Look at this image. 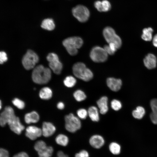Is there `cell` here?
<instances>
[{
  "mask_svg": "<svg viewBox=\"0 0 157 157\" xmlns=\"http://www.w3.org/2000/svg\"><path fill=\"white\" fill-rule=\"evenodd\" d=\"M77 117L80 119H84L88 115V110L84 108L78 109L76 111Z\"/></svg>",
  "mask_w": 157,
  "mask_h": 157,
  "instance_id": "29",
  "label": "cell"
},
{
  "mask_svg": "<svg viewBox=\"0 0 157 157\" xmlns=\"http://www.w3.org/2000/svg\"><path fill=\"white\" fill-rule=\"evenodd\" d=\"M32 77L33 81L36 83L40 84L47 83L51 78V70L42 65H39L33 69Z\"/></svg>",
  "mask_w": 157,
  "mask_h": 157,
  "instance_id": "1",
  "label": "cell"
},
{
  "mask_svg": "<svg viewBox=\"0 0 157 157\" xmlns=\"http://www.w3.org/2000/svg\"><path fill=\"white\" fill-rule=\"evenodd\" d=\"M8 125L11 130L18 135L20 134L25 128L24 126L21 123L19 118L17 117Z\"/></svg>",
  "mask_w": 157,
  "mask_h": 157,
  "instance_id": "13",
  "label": "cell"
},
{
  "mask_svg": "<svg viewBox=\"0 0 157 157\" xmlns=\"http://www.w3.org/2000/svg\"><path fill=\"white\" fill-rule=\"evenodd\" d=\"M65 127L66 130L71 133H74L81 127L80 119L72 113L66 115L65 117Z\"/></svg>",
  "mask_w": 157,
  "mask_h": 157,
  "instance_id": "4",
  "label": "cell"
},
{
  "mask_svg": "<svg viewBox=\"0 0 157 157\" xmlns=\"http://www.w3.org/2000/svg\"><path fill=\"white\" fill-rule=\"evenodd\" d=\"M103 35L105 40L108 43L110 42L114 43L117 49L121 47L122 44L121 39L116 33L113 28L109 26L105 28L103 31Z\"/></svg>",
  "mask_w": 157,
  "mask_h": 157,
  "instance_id": "5",
  "label": "cell"
},
{
  "mask_svg": "<svg viewBox=\"0 0 157 157\" xmlns=\"http://www.w3.org/2000/svg\"><path fill=\"white\" fill-rule=\"evenodd\" d=\"M102 12H107L110 10L111 6L110 3L107 0H103L101 1Z\"/></svg>",
  "mask_w": 157,
  "mask_h": 157,
  "instance_id": "34",
  "label": "cell"
},
{
  "mask_svg": "<svg viewBox=\"0 0 157 157\" xmlns=\"http://www.w3.org/2000/svg\"><path fill=\"white\" fill-rule=\"evenodd\" d=\"M72 71L76 77L85 81H90L93 76L92 71L83 63H75L73 66Z\"/></svg>",
  "mask_w": 157,
  "mask_h": 157,
  "instance_id": "2",
  "label": "cell"
},
{
  "mask_svg": "<svg viewBox=\"0 0 157 157\" xmlns=\"http://www.w3.org/2000/svg\"><path fill=\"white\" fill-rule=\"evenodd\" d=\"M153 29L151 27L144 28L142 30V38L145 41H151L152 38Z\"/></svg>",
  "mask_w": 157,
  "mask_h": 157,
  "instance_id": "21",
  "label": "cell"
},
{
  "mask_svg": "<svg viewBox=\"0 0 157 157\" xmlns=\"http://www.w3.org/2000/svg\"><path fill=\"white\" fill-rule=\"evenodd\" d=\"M65 86L69 88L73 87L76 83V79L73 76H67L63 81Z\"/></svg>",
  "mask_w": 157,
  "mask_h": 157,
  "instance_id": "27",
  "label": "cell"
},
{
  "mask_svg": "<svg viewBox=\"0 0 157 157\" xmlns=\"http://www.w3.org/2000/svg\"><path fill=\"white\" fill-rule=\"evenodd\" d=\"M47 146L44 142L39 140L36 142L34 148L35 150L38 152L45 149Z\"/></svg>",
  "mask_w": 157,
  "mask_h": 157,
  "instance_id": "30",
  "label": "cell"
},
{
  "mask_svg": "<svg viewBox=\"0 0 157 157\" xmlns=\"http://www.w3.org/2000/svg\"><path fill=\"white\" fill-rule=\"evenodd\" d=\"M94 6L97 10L99 12H102L101 1H97L95 2L94 3Z\"/></svg>",
  "mask_w": 157,
  "mask_h": 157,
  "instance_id": "38",
  "label": "cell"
},
{
  "mask_svg": "<svg viewBox=\"0 0 157 157\" xmlns=\"http://www.w3.org/2000/svg\"><path fill=\"white\" fill-rule=\"evenodd\" d=\"M108 99L106 96L101 97L97 102V104L100 113L102 115L106 114L108 110Z\"/></svg>",
  "mask_w": 157,
  "mask_h": 157,
  "instance_id": "15",
  "label": "cell"
},
{
  "mask_svg": "<svg viewBox=\"0 0 157 157\" xmlns=\"http://www.w3.org/2000/svg\"><path fill=\"white\" fill-rule=\"evenodd\" d=\"M13 109L10 106L6 107L3 111L1 113L0 116V124L4 126L8 124L16 117Z\"/></svg>",
  "mask_w": 157,
  "mask_h": 157,
  "instance_id": "10",
  "label": "cell"
},
{
  "mask_svg": "<svg viewBox=\"0 0 157 157\" xmlns=\"http://www.w3.org/2000/svg\"><path fill=\"white\" fill-rule=\"evenodd\" d=\"M73 96L75 100L78 102H81L86 99L87 97L85 93L82 90H77L73 94Z\"/></svg>",
  "mask_w": 157,
  "mask_h": 157,
  "instance_id": "25",
  "label": "cell"
},
{
  "mask_svg": "<svg viewBox=\"0 0 157 157\" xmlns=\"http://www.w3.org/2000/svg\"><path fill=\"white\" fill-rule=\"evenodd\" d=\"M39 61L38 55L31 50H28L22 59V64L24 68L27 70L33 68Z\"/></svg>",
  "mask_w": 157,
  "mask_h": 157,
  "instance_id": "7",
  "label": "cell"
},
{
  "mask_svg": "<svg viewBox=\"0 0 157 157\" xmlns=\"http://www.w3.org/2000/svg\"><path fill=\"white\" fill-rule=\"evenodd\" d=\"M57 155L58 157H68L67 155L65 154L63 151H61L58 152Z\"/></svg>",
  "mask_w": 157,
  "mask_h": 157,
  "instance_id": "41",
  "label": "cell"
},
{
  "mask_svg": "<svg viewBox=\"0 0 157 157\" xmlns=\"http://www.w3.org/2000/svg\"><path fill=\"white\" fill-rule=\"evenodd\" d=\"M41 26L44 29L51 31L54 28L55 25L52 19H47L43 21L41 25Z\"/></svg>",
  "mask_w": 157,
  "mask_h": 157,
  "instance_id": "22",
  "label": "cell"
},
{
  "mask_svg": "<svg viewBox=\"0 0 157 157\" xmlns=\"http://www.w3.org/2000/svg\"><path fill=\"white\" fill-rule=\"evenodd\" d=\"M56 143L60 145L65 146L69 142L68 137L65 135L60 134L58 135L55 139Z\"/></svg>",
  "mask_w": 157,
  "mask_h": 157,
  "instance_id": "23",
  "label": "cell"
},
{
  "mask_svg": "<svg viewBox=\"0 0 157 157\" xmlns=\"http://www.w3.org/2000/svg\"><path fill=\"white\" fill-rule=\"evenodd\" d=\"M88 115L93 122H98L100 119L99 109L94 106L90 107L88 110Z\"/></svg>",
  "mask_w": 157,
  "mask_h": 157,
  "instance_id": "18",
  "label": "cell"
},
{
  "mask_svg": "<svg viewBox=\"0 0 157 157\" xmlns=\"http://www.w3.org/2000/svg\"><path fill=\"white\" fill-rule=\"evenodd\" d=\"M108 54L104 48L96 46L91 50L90 56L91 59L96 63H102L106 61L108 58Z\"/></svg>",
  "mask_w": 157,
  "mask_h": 157,
  "instance_id": "6",
  "label": "cell"
},
{
  "mask_svg": "<svg viewBox=\"0 0 157 157\" xmlns=\"http://www.w3.org/2000/svg\"><path fill=\"white\" fill-rule=\"evenodd\" d=\"M53 151L51 146H47L43 150L38 152L39 157H51Z\"/></svg>",
  "mask_w": 157,
  "mask_h": 157,
  "instance_id": "24",
  "label": "cell"
},
{
  "mask_svg": "<svg viewBox=\"0 0 157 157\" xmlns=\"http://www.w3.org/2000/svg\"><path fill=\"white\" fill-rule=\"evenodd\" d=\"M143 62L144 65L147 68L152 69L156 67V58L154 54L149 53L144 58Z\"/></svg>",
  "mask_w": 157,
  "mask_h": 157,
  "instance_id": "17",
  "label": "cell"
},
{
  "mask_svg": "<svg viewBox=\"0 0 157 157\" xmlns=\"http://www.w3.org/2000/svg\"><path fill=\"white\" fill-rule=\"evenodd\" d=\"M90 144L93 148L99 149L104 144L105 140L102 136L99 135H94L89 139Z\"/></svg>",
  "mask_w": 157,
  "mask_h": 157,
  "instance_id": "14",
  "label": "cell"
},
{
  "mask_svg": "<svg viewBox=\"0 0 157 157\" xmlns=\"http://www.w3.org/2000/svg\"></svg>",
  "mask_w": 157,
  "mask_h": 157,
  "instance_id": "45",
  "label": "cell"
},
{
  "mask_svg": "<svg viewBox=\"0 0 157 157\" xmlns=\"http://www.w3.org/2000/svg\"><path fill=\"white\" fill-rule=\"evenodd\" d=\"M104 48L108 54L113 55L115 53L110 49L108 45H105Z\"/></svg>",
  "mask_w": 157,
  "mask_h": 157,
  "instance_id": "39",
  "label": "cell"
},
{
  "mask_svg": "<svg viewBox=\"0 0 157 157\" xmlns=\"http://www.w3.org/2000/svg\"><path fill=\"white\" fill-rule=\"evenodd\" d=\"M145 113L144 108L141 106H138L135 110L132 112V115L135 118L140 119H142Z\"/></svg>",
  "mask_w": 157,
  "mask_h": 157,
  "instance_id": "26",
  "label": "cell"
},
{
  "mask_svg": "<svg viewBox=\"0 0 157 157\" xmlns=\"http://www.w3.org/2000/svg\"><path fill=\"white\" fill-rule=\"evenodd\" d=\"M13 157H29L26 152H22L15 155Z\"/></svg>",
  "mask_w": 157,
  "mask_h": 157,
  "instance_id": "40",
  "label": "cell"
},
{
  "mask_svg": "<svg viewBox=\"0 0 157 157\" xmlns=\"http://www.w3.org/2000/svg\"><path fill=\"white\" fill-rule=\"evenodd\" d=\"M12 103L14 106L20 109H23L25 107L24 102L17 98L14 99L12 101Z\"/></svg>",
  "mask_w": 157,
  "mask_h": 157,
  "instance_id": "32",
  "label": "cell"
},
{
  "mask_svg": "<svg viewBox=\"0 0 157 157\" xmlns=\"http://www.w3.org/2000/svg\"><path fill=\"white\" fill-rule=\"evenodd\" d=\"M49 62V66L56 74L60 73L63 68V65L60 61L58 56L54 53H49L47 57Z\"/></svg>",
  "mask_w": 157,
  "mask_h": 157,
  "instance_id": "9",
  "label": "cell"
},
{
  "mask_svg": "<svg viewBox=\"0 0 157 157\" xmlns=\"http://www.w3.org/2000/svg\"><path fill=\"white\" fill-rule=\"evenodd\" d=\"M57 107L59 109H63L65 107V105L64 103L62 102H59L57 104Z\"/></svg>",
  "mask_w": 157,
  "mask_h": 157,
  "instance_id": "42",
  "label": "cell"
},
{
  "mask_svg": "<svg viewBox=\"0 0 157 157\" xmlns=\"http://www.w3.org/2000/svg\"><path fill=\"white\" fill-rule=\"evenodd\" d=\"M110 106L111 108L114 110L118 111L121 108L122 105L119 100L114 99L110 102Z\"/></svg>",
  "mask_w": 157,
  "mask_h": 157,
  "instance_id": "31",
  "label": "cell"
},
{
  "mask_svg": "<svg viewBox=\"0 0 157 157\" xmlns=\"http://www.w3.org/2000/svg\"><path fill=\"white\" fill-rule=\"evenodd\" d=\"M52 95L51 90L49 88L47 87L42 88L40 91L39 96L43 99L48 100L50 99Z\"/></svg>",
  "mask_w": 157,
  "mask_h": 157,
  "instance_id": "20",
  "label": "cell"
},
{
  "mask_svg": "<svg viewBox=\"0 0 157 157\" xmlns=\"http://www.w3.org/2000/svg\"><path fill=\"white\" fill-rule=\"evenodd\" d=\"M152 43L154 46L157 47V34L154 36L153 39Z\"/></svg>",
  "mask_w": 157,
  "mask_h": 157,
  "instance_id": "43",
  "label": "cell"
},
{
  "mask_svg": "<svg viewBox=\"0 0 157 157\" xmlns=\"http://www.w3.org/2000/svg\"><path fill=\"white\" fill-rule=\"evenodd\" d=\"M72 13L78 21L82 22H85L88 19L90 14L88 9L82 5H78L74 7L72 10Z\"/></svg>",
  "mask_w": 157,
  "mask_h": 157,
  "instance_id": "8",
  "label": "cell"
},
{
  "mask_svg": "<svg viewBox=\"0 0 157 157\" xmlns=\"http://www.w3.org/2000/svg\"><path fill=\"white\" fill-rule=\"evenodd\" d=\"M7 59L8 58L6 53L3 51H1L0 53V64H3L4 62L7 61Z\"/></svg>",
  "mask_w": 157,
  "mask_h": 157,
  "instance_id": "36",
  "label": "cell"
},
{
  "mask_svg": "<svg viewBox=\"0 0 157 157\" xmlns=\"http://www.w3.org/2000/svg\"><path fill=\"white\" fill-rule=\"evenodd\" d=\"M75 157H89V154L87 151L83 150L76 153Z\"/></svg>",
  "mask_w": 157,
  "mask_h": 157,
  "instance_id": "35",
  "label": "cell"
},
{
  "mask_svg": "<svg viewBox=\"0 0 157 157\" xmlns=\"http://www.w3.org/2000/svg\"><path fill=\"white\" fill-rule=\"evenodd\" d=\"M39 119L38 114L35 111L27 113L24 116L25 121L27 124L37 123L39 121Z\"/></svg>",
  "mask_w": 157,
  "mask_h": 157,
  "instance_id": "19",
  "label": "cell"
},
{
  "mask_svg": "<svg viewBox=\"0 0 157 157\" xmlns=\"http://www.w3.org/2000/svg\"><path fill=\"white\" fill-rule=\"evenodd\" d=\"M42 135V130L36 126H31L26 129V136L32 140H34Z\"/></svg>",
  "mask_w": 157,
  "mask_h": 157,
  "instance_id": "11",
  "label": "cell"
},
{
  "mask_svg": "<svg viewBox=\"0 0 157 157\" xmlns=\"http://www.w3.org/2000/svg\"><path fill=\"white\" fill-rule=\"evenodd\" d=\"M109 148L110 152L113 154L117 155L120 152V146L116 142H113L111 143L109 145Z\"/></svg>",
  "mask_w": 157,
  "mask_h": 157,
  "instance_id": "28",
  "label": "cell"
},
{
  "mask_svg": "<svg viewBox=\"0 0 157 157\" xmlns=\"http://www.w3.org/2000/svg\"><path fill=\"white\" fill-rule=\"evenodd\" d=\"M42 135L47 137L52 135L55 132L56 129L55 126L49 122H44L42 124Z\"/></svg>",
  "mask_w": 157,
  "mask_h": 157,
  "instance_id": "16",
  "label": "cell"
},
{
  "mask_svg": "<svg viewBox=\"0 0 157 157\" xmlns=\"http://www.w3.org/2000/svg\"><path fill=\"white\" fill-rule=\"evenodd\" d=\"M106 82L109 88L114 92L118 91L121 89L122 84V81L120 79L113 77L108 78Z\"/></svg>",
  "mask_w": 157,
  "mask_h": 157,
  "instance_id": "12",
  "label": "cell"
},
{
  "mask_svg": "<svg viewBox=\"0 0 157 157\" xmlns=\"http://www.w3.org/2000/svg\"><path fill=\"white\" fill-rule=\"evenodd\" d=\"M150 105L152 111L151 114L157 116V99L151 100Z\"/></svg>",
  "mask_w": 157,
  "mask_h": 157,
  "instance_id": "33",
  "label": "cell"
},
{
  "mask_svg": "<svg viewBox=\"0 0 157 157\" xmlns=\"http://www.w3.org/2000/svg\"><path fill=\"white\" fill-rule=\"evenodd\" d=\"M0 157H9L8 151L3 148L0 149Z\"/></svg>",
  "mask_w": 157,
  "mask_h": 157,
  "instance_id": "37",
  "label": "cell"
},
{
  "mask_svg": "<svg viewBox=\"0 0 157 157\" xmlns=\"http://www.w3.org/2000/svg\"><path fill=\"white\" fill-rule=\"evenodd\" d=\"M1 101H0V109L1 108Z\"/></svg>",
  "mask_w": 157,
  "mask_h": 157,
  "instance_id": "44",
  "label": "cell"
},
{
  "mask_svg": "<svg viewBox=\"0 0 157 157\" xmlns=\"http://www.w3.org/2000/svg\"><path fill=\"white\" fill-rule=\"evenodd\" d=\"M63 44L68 53L73 56L77 54L78 49L82 46L83 41L81 38L74 36L65 39L63 41Z\"/></svg>",
  "mask_w": 157,
  "mask_h": 157,
  "instance_id": "3",
  "label": "cell"
}]
</instances>
